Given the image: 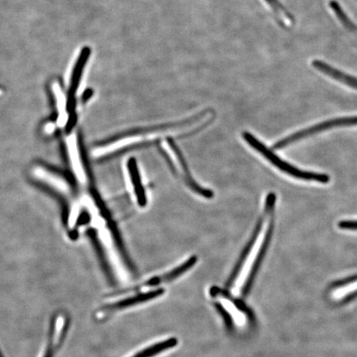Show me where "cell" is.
Instances as JSON below:
<instances>
[{
	"label": "cell",
	"mask_w": 357,
	"mask_h": 357,
	"mask_svg": "<svg viewBox=\"0 0 357 357\" xmlns=\"http://www.w3.org/2000/svg\"><path fill=\"white\" fill-rule=\"evenodd\" d=\"M208 294L230 328L243 329L251 324L252 312L240 298L235 297L227 289L216 287L209 289Z\"/></svg>",
	"instance_id": "obj_1"
},
{
	"label": "cell",
	"mask_w": 357,
	"mask_h": 357,
	"mask_svg": "<svg viewBox=\"0 0 357 357\" xmlns=\"http://www.w3.org/2000/svg\"><path fill=\"white\" fill-rule=\"evenodd\" d=\"M243 137L244 140L247 142L252 149L257 151L259 153H261L264 156V158L273 164L274 166L280 169V171L288 174L290 176L298 178V180L315 181L322 183V184H328L330 181V177L328 175H326V174L302 171V169H298L287 162H284V160H281L279 156L276 155L273 151L267 149L262 142L257 140V138L252 135L251 133L244 132L243 133Z\"/></svg>",
	"instance_id": "obj_2"
},
{
	"label": "cell",
	"mask_w": 357,
	"mask_h": 357,
	"mask_svg": "<svg viewBox=\"0 0 357 357\" xmlns=\"http://www.w3.org/2000/svg\"><path fill=\"white\" fill-rule=\"evenodd\" d=\"M357 126V116H351V117H342L328 120L307 128L303 129L301 131H298L296 133L292 134L284 139L280 140L274 146V149H281L284 147L289 146V144H294V142L303 139L307 137L315 135L317 133L322 132L329 129L336 128H344Z\"/></svg>",
	"instance_id": "obj_3"
},
{
	"label": "cell",
	"mask_w": 357,
	"mask_h": 357,
	"mask_svg": "<svg viewBox=\"0 0 357 357\" xmlns=\"http://www.w3.org/2000/svg\"><path fill=\"white\" fill-rule=\"evenodd\" d=\"M330 296L337 302H347L357 297V274L335 281Z\"/></svg>",
	"instance_id": "obj_4"
},
{
	"label": "cell",
	"mask_w": 357,
	"mask_h": 357,
	"mask_svg": "<svg viewBox=\"0 0 357 357\" xmlns=\"http://www.w3.org/2000/svg\"><path fill=\"white\" fill-rule=\"evenodd\" d=\"M167 142L169 146H171L172 149L174 151V153H175L178 162L181 164L183 173H184V176H183V178H184L185 184L188 185L192 190L195 191L196 194L203 196L204 198H213L214 195L213 191L204 189L203 187H201L197 182H195L193 176H191L188 165H187L186 160L184 158V155H183L181 149H178L176 144L175 141L172 139V138H168Z\"/></svg>",
	"instance_id": "obj_5"
},
{
	"label": "cell",
	"mask_w": 357,
	"mask_h": 357,
	"mask_svg": "<svg viewBox=\"0 0 357 357\" xmlns=\"http://www.w3.org/2000/svg\"><path fill=\"white\" fill-rule=\"evenodd\" d=\"M312 66L319 71L320 73L333 79L335 82L345 84V86L357 91V77H354V75L343 73V71L328 64L327 62L320 60L312 61Z\"/></svg>",
	"instance_id": "obj_6"
},
{
	"label": "cell",
	"mask_w": 357,
	"mask_h": 357,
	"mask_svg": "<svg viewBox=\"0 0 357 357\" xmlns=\"http://www.w3.org/2000/svg\"><path fill=\"white\" fill-rule=\"evenodd\" d=\"M34 176L41 180L42 181L47 183V185H51L53 188L61 192L65 195H69L70 193V187L63 178L52 174L50 172L47 171L41 167L35 168L33 171Z\"/></svg>",
	"instance_id": "obj_7"
},
{
	"label": "cell",
	"mask_w": 357,
	"mask_h": 357,
	"mask_svg": "<svg viewBox=\"0 0 357 357\" xmlns=\"http://www.w3.org/2000/svg\"><path fill=\"white\" fill-rule=\"evenodd\" d=\"M264 2L273 12L276 20L282 28L294 24L296 20L294 15L281 3L280 0H264Z\"/></svg>",
	"instance_id": "obj_8"
},
{
	"label": "cell",
	"mask_w": 357,
	"mask_h": 357,
	"mask_svg": "<svg viewBox=\"0 0 357 357\" xmlns=\"http://www.w3.org/2000/svg\"><path fill=\"white\" fill-rule=\"evenodd\" d=\"M67 144H68L70 159L71 165H73L75 176H77L80 182L84 183L86 182V174H84L82 160H80L79 155L77 137L71 135L68 138V140H67Z\"/></svg>",
	"instance_id": "obj_9"
},
{
	"label": "cell",
	"mask_w": 357,
	"mask_h": 357,
	"mask_svg": "<svg viewBox=\"0 0 357 357\" xmlns=\"http://www.w3.org/2000/svg\"><path fill=\"white\" fill-rule=\"evenodd\" d=\"M129 174H130L131 180L134 186V190L137 195L138 204L141 206H144L146 204V197L144 186H142L140 174L138 172L135 160L132 159L128 164Z\"/></svg>",
	"instance_id": "obj_10"
},
{
	"label": "cell",
	"mask_w": 357,
	"mask_h": 357,
	"mask_svg": "<svg viewBox=\"0 0 357 357\" xmlns=\"http://www.w3.org/2000/svg\"><path fill=\"white\" fill-rule=\"evenodd\" d=\"M329 7L333 11L335 16L337 17L342 25L357 38V26L354 24V22L348 17L346 12L343 10V8L340 6V3L335 1V0H332V1L329 2Z\"/></svg>",
	"instance_id": "obj_11"
},
{
	"label": "cell",
	"mask_w": 357,
	"mask_h": 357,
	"mask_svg": "<svg viewBox=\"0 0 357 357\" xmlns=\"http://www.w3.org/2000/svg\"><path fill=\"white\" fill-rule=\"evenodd\" d=\"M338 227L342 230L357 231V220H343L339 222Z\"/></svg>",
	"instance_id": "obj_12"
},
{
	"label": "cell",
	"mask_w": 357,
	"mask_h": 357,
	"mask_svg": "<svg viewBox=\"0 0 357 357\" xmlns=\"http://www.w3.org/2000/svg\"><path fill=\"white\" fill-rule=\"evenodd\" d=\"M79 214V207L75 206L73 208V213H71V215L70 217V226L73 227L75 225V221H77Z\"/></svg>",
	"instance_id": "obj_13"
},
{
	"label": "cell",
	"mask_w": 357,
	"mask_h": 357,
	"mask_svg": "<svg viewBox=\"0 0 357 357\" xmlns=\"http://www.w3.org/2000/svg\"><path fill=\"white\" fill-rule=\"evenodd\" d=\"M53 130H54V125L49 124L48 126H47V128H46V131L47 132H51Z\"/></svg>",
	"instance_id": "obj_14"
}]
</instances>
